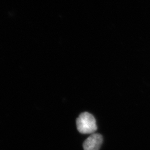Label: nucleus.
Returning a JSON list of instances; mask_svg holds the SVG:
<instances>
[{"mask_svg":"<svg viewBox=\"0 0 150 150\" xmlns=\"http://www.w3.org/2000/svg\"><path fill=\"white\" fill-rule=\"evenodd\" d=\"M77 130L82 134L94 133L97 129L96 120L90 113H82L76 120Z\"/></svg>","mask_w":150,"mask_h":150,"instance_id":"nucleus-1","label":"nucleus"},{"mask_svg":"<svg viewBox=\"0 0 150 150\" xmlns=\"http://www.w3.org/2000/svg\"><path fill=\"white\" fill-rule=\"evenodd\" d=\"M103 142L101 134H93L85 141L83 144L84 150H99Z\"/></svg>","mask_w":150,"mask_h":150,"instance_id":"nucleus-2","label":"nucleus"}]
</instances>
